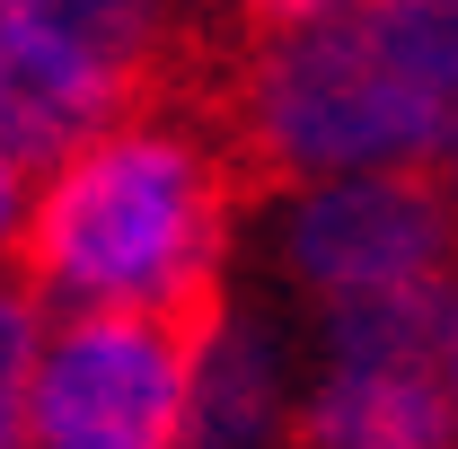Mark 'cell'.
Instances as JSON below:
<instances>
[{
  "instance_id": "obj_4",
  "label": "cell",
  "mask_w": 458,
  "mask_h": 449,
  "mask_svg": "<svg viewBox=\"0 0 458 449\" xmlns=\"http://www.w3.org/2000/svg\"><path fill=\"white\" fill-rule=\"evenodd\" d=\"M450 159H397V168H335L309 176V194L291 203V274L318 300L370 291L405 274H450Z\"/></svg>"
},
{
  "instance_id": "obj_3",
  "label": "cell",
  "mask_w": 458,
  "mask_h": 449,
  "mask_svg": "<svg viewBox=\"0 0 458 449\" xmlns=\"http://www.w3.org/2000/svg\"><path fill=\"white\" fill-rule=\"evenodd\" d=\"M221 309V282L141 300V309H80V326H62L54 352L36 343V370H27L36 449H176L185 370Z\"/></svg>"
},
{
  "instance_id": "obj_8",
  "label": "cell",
  "mask_w": 458,
  "mask_h": 449,
  "mask_svg": "<svg viewBox=\"0 0 458 449\" xmlns=\"http://www.w3.org/2000/svg\"><path fill=\"white\" fill-rule=\"evenodd\" d=\"M0 18L45 27L54 45L106 62L114 80H132V89H150V54L168 36V0H0Z\"/></svg>"
},
{
  "instance_id": "obj_7",
  "label": "cell",
  "mask_w": 458,
  "mask_h": 449,
  "mask_svg": "<svg viewBox=\"0 0 458 449\" xmlns=\"http://www.w3.org/2000/svg\"><path fill=\"white\" fill-rule=\"evenodd\" d=\"M291 432V388L283 352L256 318H212V335L194 343L185 405H176V449H283Z\"/></svg>"
},
{
  "instance_id": "obj_1",
  "label": "cell",
  "mask_w": 458,
  "mask_h": 449,
  "mask_svg": "<svg viewBox=\"0 0 458 449\" xmlns=\"http://www.w3.org/2000/svg\"><path fill=\"white\" fill-rule=\"evenodd\" d=\"M450 18L458 0H327L256 36L212 141L238 203L335 168L450 159Z\"/></svg>"
},
{
  "instance_id": "obj_9",
  "label": "cell",
  "mask_w": 458,
  "mask_h": 449,
  "mask_svg": "<svg viewBox=\"0 0 458 449\" xmlns=\"http://www.w3.org/2000/svg\"><path fill=\"white\" fill-rule=\"evenodd\" d=\"M18 203H27V168L0 150V247H9V229H18Z\"/></svg>"
},
{
  "instance_id": "obj_2",
  "label": "cell",
  "mask_w": 458,
  "mask_h": 449,
  "mask_svg": "<svg viewBox=\"0 0 458 449\" xmlns=\"http://www.w3.org/2000/svg\"><path fill=\"white\" fill-rule=\"evenodd\" d=\"M238 185L221 150L176 114H123L45 168V194L18 203L9 274L36 300L141 309L176 291H212L238 229Z\"/></svg>"
},
{
  "instance_id": "obj_6",
  "label": "cell",
  "mask_w": 458,
  "mask_h": 449,
  "mask_svg": "<svg viewBox=\"0 0 458 449\" xmlns=\"http://www.w3.org/2000/svg\"><path fill=\"white\" fill-rule=\"evenodd\" d=\"M283 449H450V361H335Z\"/></svg>"
},
{
  "instance_id": "obj_5",
  "label": "cell",
  "mask_w": 458,
  "mask_h": 449,
  "mask_svg": "<svg viewBox=\"0 0 458 449\" xmlns=\"http://www.w3.org/2000/svg\"><path fill=\"white\" fill-rule=\"evenodd\" d=\"M123 114H141L132 80H114L106 62L54 45L45 27L0 18V150L27 176H45L54 159H71L89 132H106Z\"/></svg>"
}]
</instances>
